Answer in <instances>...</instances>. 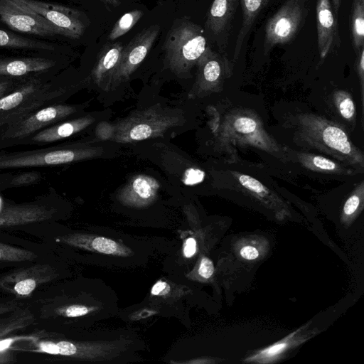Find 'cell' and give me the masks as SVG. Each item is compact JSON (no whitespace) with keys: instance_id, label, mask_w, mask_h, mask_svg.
Segmentation results:
<instances>
[{"instance_id":"1","label":"cell","mask_w":364,"mask_h":364,"mask_svg":"<svg viewBox=\"0 0 364 364\" xmlns=\"http://www.w3.org/2000/svg\"><path fill=\"white\" fill-rule=\"evenodd\" d=\"M208 47L200 26L189 21L176 23L167 33L164 43L167 66L176 75H185L198 64Z\"/></svg>"},{"instance_id":"2","label":"cell","mask_w":364,"mask_h":364,"mask_svg":"<svg viewBox=\"0 0 364 364\" xmlns=\"http://www.w3.org/2000/svg\"><path fill=\"white\" fill-rule=\"evenodd\" d=\"M65 90L33 80L18 85L0 99V129L21 121L36 111L53 105Z\"/></svg>"},{"instance_id":"3","label":"cell","mask_w":364,"mask_h":364,"mask_svg":"<svg viewBox=\"0 0 364 364\" xmlns=\"http://www.w3.org/2000/svg\"><path fill=\"white\" fill-rule=\"evenodd\" d=\"M181 123L171 111L158 106L132 112L114 128L112 139L119 143L141 141L162 136L168 129Z\"/></svg>"},{"instance_id":"4","label":"cell","mask_w":364,"mask_h":364,"mask_svg":"<svg viewBox=\"0 0 364 364\" xmlns=\"http://www.w3.org/2000/svg\"><path fill=\"white\" fill-rule=\"evenodd\" d=\"M301 122L304 129L302 132L309 143H313L341 160L363 166L362 154L341 128L314 116H306Z\"/></svg>"},{"instance_id":"5","label":"cell","mask_w":364,"mask_h":364,"mask_svg":"<svg viewBox=\"0 0 364 364\" xmlns=\"http://www.w3.org/2000/svg\"><path fill=\"white\" fill-rule=\"evenodd\" d=\"M306 14V0H287L266 23L265 51L293 40L301 28Z\"/></svg>"},{"instance_id":"6","label":"cell","mask_w":364,"mask_h":364,"mask_svg":"<svg viewBox=\"0 0 364 364\" xmlns=\"http://www.w3.org/2000/svg\"><path fill=\"white\" fill-rule=\"evenodd\" d=\"M159 30L158 25L151 26L139 33L124 47L118 65L102 84L105 90H113L129 78L145 59Z\"/></svg>"},{"instance_id":"7","label":"cell","mask_w":364,"mask_h":364,"mask_svg":"<svg viewBox=\"0 0 364 364\" xmlns=\"http://www.w3.org/2000/svg\"><path fill=\"white\" fill-rule=\"evenodd\" d=\"M97 149H45L0 156V168L58 165L97 156Z\"/></svg>"},{"instance_id":"8","label":"cell","mask_w":364,"mask_h":364,"mask_svg":"<svg viewBox=\"0 0 364 364\" xmlns=\"http://www.w3.org/2000/svg\"><path fill=\"white\" fill-rule=\"evenodd\" d=\"M16 5L37 14L53 24L62 36L77 39L85 26L80 13L71 8L37 0H10Z\"/></svg>"},{"instance_id":"9","label":"cell","mask_w":364,"mask_h":364,"mask_svg":"<svg viewBox=\"0 0 364 364\" xmlns=\"http://www.w3.org/2000/svg\"><path fill=\"white\" fill-rule=\"evenodd\" d=\"M75 112L76 107L68 105L53 104L46 106L4 129L2 139H25L38 130L59 122Z\"/></svg>"},{"instance_id":"10","label":"cell","mask_w":364,"mask_h":364,"mask_svg":"<svg viewBox=\"0 0 364 364\" xmlns=\"http://www.w3.org/2000/svg\"><path fill=\"white\" fill-rule=\"evenodd\" d=\"M57 276L51 265L38 264L4 275L0 279V288L17 297H28L38 287L55 279Z\"/></svg>"},{"instance_id":"11","label":"cell","mask_w":364,"mask_h":364,"mask_svg":"<svg viewBox=\"0 0 364 364\" xmlns=\"http://www.w3.org/2000/svg\"><path fill=\"white\" fill-rule=\"evenodd\" d=\"M0 18L15 31L40 36L62 35L43 16L21 7L10 0H0Z\"/></svg>"},{"instance_id":"12","label":"cell","mask_w":364,"mask_h":364,"mask_svg":"<svg viewBox=\"0 0 364 364\" xmlns=\"http://www.w3.org/2000/svg\"><path fill=\"white\" fill-rule=\"evenodd\" d=\"M317 41L321 58L341 45L337 16L330 0L316 1Z\"/></svg>"},{"instance_id":"13","label":"cell","mask_w":364,"mask_h":364,"mask_svg":"<svg viewBox=\"0 0 364 364\" xmlns=\"http://www.w3.org/2000/svg\"><path fill=\"white\" fill-rule=\"evenodd\" d=\"M159 183L150 176H133L118 192L117 199L124 205L141 208L152 204L158 196Z\"/></svg>"},{"instance_id":"14","label":"cell","mask_w":364,"mask_h":364,"mask_svg":"<svg viewBox=\"0 0 364 364\" xmlns=\"http://www.w3.org/2000/svg\"><path fill=\"white\" fill-rule=\"evenodd\" d=\"M238 2L239 0H213L209 9L205 28L220 48L226 46Z\"/></svg>"},{"instance_id":"15","label":"cell","mask_w":364,"mask_h":364,"mask_svg":"<svg viewBox=\"0 0 364 364\" xmlns=\"http://www.w3.org/2000/svg\"><path fill=\"white\" fill-rule=\"evenodd\" d=\"M54 210L36 203L10 205L0 210V227L22 225L50 219Z\"/></svg>"},{"instance_id":"16","label":"cell","mask_w":364,"mask_h":364,"mask_svg":"<svg viewBox=\"0 0 364 364\" xmlns=\"http://www.w3.org/2000/svg\"><path fill=\"white\" fill-rule=\"evenodd\" d=\"M57 241L80 249L113 256L126 257L131 250L116 241L101 236L73 233L58 237Z\"/></svg>"},{"instance_id":"17","label":"cell","mask_w":364,"mask_h":364,"mask_svg":"<svg viewBox=\"0 0 364 364\" xmlns=\"http://www.w3.org/2000/svg\"><path fill=\"white\" fill-rule=\"evenodd\" d=\"M95 119L84 117L63 123H57L38 132L30 138V143H48L68 138L90 126Z\"/></svg>"},{"instance_id":"18","label":"cell","mask_w":364,"mask_h":364,"mask_svg":"<svg viewBox=\"0 0 364 364\" xmlns=\"http://www.w3.org/2000/svg\"><path fill=\"white\" fill-rule=\"evenodd\" d=\"M228 63L225 57L213 51L208 46L198 62L199 66L198 87L205 89L216 84L221 77Z\"/></svg>"},{"instance_id":"19","label":"cell","mask_w":364,"mask_h":364,"mask_svg":"<svg viewBox=\"0 0 364 364\" xmlns=\"http://www.w3.org/2000/svg\"><path fill=\"white\" fill-rule=\"evenodd\" d=\"M54 65V61L42 58L0 60V75L23 76L47 70Z\"/></svg>"},{"instance_id":"20","label":"cell","mask_w":364,"mask_h":364,"mask_svg":"<svg viewBox=\"0 0 364 364\" xmlns=\"http://www.w3.org/2000/svg\"><path fill=\"white\" fill-rule=\"evenodd\" d=\"M124 46L120 43L106 45L101 50L92 70L95 82L102 85L118 65Z\"/></svg>"},{"instance_id":"21","label":"cell","mask_w":364,"mask_h":364,"mask_svg":"<svg viewBox=\"0 0 364 364\" xmlns=\"http://www.w3.org/2000/svg\"><path fill=\"white\" fill-rule=\"evenodd\" d=\"M269 0H240L242 10V22L237 34L234 50V58L237 59L240 53L244 41L252 28L259 12Z\"/></svg>"},{"instance_id":"22","label":"cell","mask_w":364,"mask_h":364,"mask_svg":"<svg viewBox=\"0 0 364 364\" xmlns=\"http://www.w3.org/2000/svg\"><path fill=\"white\" fill-rule=\"evenodd\" d=\"M350 31L352 46L357 53L364 46V0H352Z\"/></svg>"},{"instance_id":"23","label":"cell","mask_w":364,"mask_h":364,"mask_svg":"<svg viewBox=\"0 0 364 364\" xmlns=\"http://www.w3.org/2000/svg\"><path fill=\"white\" fill-rule=\"evenodd\" d=\"M35 321V316L28 307H20L11 312L9 317L0 321V338L23 329Z\"/></svg>"},{"instance_id":"24","label":"cell","mask_w":364,"mask_h":364,"mask_svg":"<svg viewBox=\"0 0 364 364\" xmlns=\"http://www.w3.org/2000/svg\"><path fill=\"white\" fill-rule=\"evenodd\" d=\"M301 161L304 166L316 171L326 173H341L347 171L341 164L322 156L301 154Z\"/></svg>"},{"instance_id":"25","label":"cell","mask_w":364,"mask_h":364,"mask_svg":"<svg viewBox=\"0 0 364 364\" xmlns=\"http://www.w3.org/2000/svg\"><path fill=\"white\" fill-rule=\"evenodd\" d=\"M43 336L39 333L0 338V364H10L15 362L14 351L12 349L16 343L31 341Z\"/></svg>"},{"instance_id":"26","label":"cell","mask_w":364,"mask_h":364,"mask_svg":"<svg viewBox=\"0 0 364 364\" xmlns=\"http://www.w3.org/2000/svg\"><path fill=\"white\" fill-rule=\"evenodd\" d=\"M142 15L141 10H132L124 14L114 25L109 34V39L114 41L124 36L135 26Z\"/></svg>"},{"instance_id":"27","label":"cell","mask_w":364,"mask_h":364,"mask_svg":"<svg viewBox=\"0 0 364 364\" xmlns=\"http://www.w3.org/2000/svg\"><path fill=\"white\" fill-rule=\"evenodd\" d=\"M38 257L33 252L0 242V262H21Z\"/></svg>"},{"instance_id":"28","label":"cell","mask_w":364,"mask_h":364,"mask_svg":"<svg viewBox=\"0 0 364 364\" xmlns=\"http://www.w3.org/2000/svg\"><path fill=\"white\" fill-rule=\"evenodd\" d=\"M0 46L21 48H51L47 44L24 38L3 30H0Z\"/></svg>"},{"instance_id":"29","label":"cell","mask_w":364,"mask_h":364,"mask_svg":"<svg viewBox=\"0 0 364 364\" xmlns=\"http://www.w3.org/2000/svg\"><path fill=\"white\" fill-rule=\"evenodd\" d=\"M205 178V172L197 168H187L182 177V182L186 186L200 183Z\"/></svg>"},{"instance_id":"30","label":"cell","mask_w":364,"mask_h":364,"mask_svg":"<svg viewBox=\"0 0 364 364\" xmlns=\"http://www.w3.org/2000/svg\"><path fill=\"white\" fill-rule=\"evenodd\" d=\"M338 107L343 117L345 119H351L355 114V105L350 97L343 95L339 97Z\"/></svg>"},{"instance_id":"31","label":"cell","mask_w":364,"mask_h":364,"mask_svg":"<svg viewBox=\"0 0 364 364\" xmlns=\"http://www.w3.org/2000/svg\"><path fill=\"white\" fill-rule=\"evenodd\" d=\"M41 175L37 172H27L16 175L11 180L13 186H28L39 180Z\"/></svg>"},{"instance_id":"32","label":"cell","mask_w":364,"mask_h":364,"mask_svg":"<svg viewBox=\"0 0 364 364\" xmlns=\"http://www.w3.org/2000/svg\"><path fill=\"white\" fill-rule=\"evenodd\" d=\"M360 196L359 191L352 194L346 201L343 206V213L346 215H353L358 209L360 203Z\"/></svg>"},{"instance_id":"33","label":"cell","mask_w":364,"mask_h":364,"mask_svg":"<svg viewBox=\"0 0 364 364\" xmlns=\"http://www.w3.org/2000/svg\"><path fill=\"white\" fill-rule=\"evenodd\" d=\"M198 274L204 279H209L214 272V266L212 260L206 257H202L199 267Z\"/></svg>"},{"instance_id":"34","label":"cell","mask_w":364,"mask_h":364,"mask_svg":"<svg viewBox=\"0 0 364 364\" xmlns=\"http://www.w3.org/2000/svg\"><path fill=\"white\" fill-rule=\"evenodd\" d=\"M287 346V343L285 342L278 343L263 350L259 354L267 358L272 357L282 352L286 348Z\"/></svg>"},{"instance_id":"35","label":"cell","mask_w":364,"mask_h":364,"mask_svg":"<svg viewBox=\"0 0 364 364\" xmlns=\"http://www.w3.org/2000/svg\"><path fill=\"white\" fill-rule=\"evenodd\" d=\"M170 288L168 284L161 280H159L152 287L151 294L156 296H161L167 294Z\"/></svg>"},{"instance_id":"36","label":"cell","mask_w":364,"mask_h":364,"mask_svg":"<svg viewBox=\"0 0 364 364\" xmlns=\"http://www.w3.org/2000/svg\"><path fill=\"white\" fill-rule=\"evenodd\" d=\"M196 252V241L193 237L186 240L183 247V255L186 257H193Z\"/></svg>"},{"instance_id":"37","label":"cell","mask_w":364,"mask_h":364,"mask_svg":"<svg viewBox=\"0 0 364 364\" xmlns=\"http://www.w3.org/2000/svg\"><path fill=\"white\" fill-rule=\"evenodd\" d=\"M18 85H15L12 80L0 81V99L14 90Z\"/></svg>"},{"instance_id":"38","label":"cell","mask_w":364,"mask_h":364,"mask_svg":"<svg viewBox=\"0 0 364 364\" xmlns=\"http://www.w3.org/2000/svg\"><path fill=\"white\" fill-rule=\"evenodd\" d=\"M20 307L21 304L18 301H15L0 303V315L11 314Z\"/></svg>"},{"instance_id":"39","label":"cell","mask_w":364,"mask_h":364,"mask_svg":"<svg viewBox=\"0 0 364 364\" xmlns=\"http://www.w3.org/2000/svg\"><path fill=\"white\" fill-rule=\"evenodd\" d=\"M240 255L246 259L251 260L258 257L259 252L255 247L247 245L240 250Z\"/></svg>"},{"instance_id":"40","label":"cell","mask_w":364,"mask_h":364,"mask_svg":"<svg viewBox=\"0 0 364 364\" xmlns=\"http://www.w3.org/2000/svg\"><path fill=\"white\" fill-rule=\"evenodd\" d=\"M333 4V10L335 14L337 16L341 6V0H331Z\"/></svg>"},{"instance_id":"41","label":"cell","mask_w":364,"mask_h":364,"mask_svg":"<svg viewBox=\"0 0 364 364\" xmlns=\"http://www.w3.org/2000/svg\"><path fill=\"white\" fill-rule=\"evenodd\" d=\"M105 4L112 5L114 6H116L119 4L121 2V0H101Z\"/></svg>"}]
</instances>
